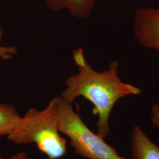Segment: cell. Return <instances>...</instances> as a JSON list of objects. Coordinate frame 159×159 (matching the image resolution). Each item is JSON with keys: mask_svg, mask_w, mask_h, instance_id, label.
Returning a JSON list of instances; mask_svg holds the SVG:
<instances>
[{"mask_svg": "<svg viewBox=\"0 0 159 159\" xmlns=\"http://www.w3.org/2000/svg\"><path fill=\"white\" fill-rule=\"evenodd\" d=\"M73 58L78 71L66 80L60 97L71 104L80 97L91 102L93 113L98 117L97 134L106 139L110 132L109 119L116 104L121 98L139 95L142 91L120 79L117 61L110 63L107 69L97 71L86 60L83 49L74 50Z\"/></svg>", "mask_w": 159, "mask_h": 159, "instance_id": "6da1fadb", "label": "cell"}, {"mask_svg": "<svg viewBox=\"0 0 159 159\" xmlns=\"http://www.w3.org/2000/svg\"><path fill=\"white\" fill-rule=\"evenodd\" d=\"M52 11L64 10L74 18L83 20L91 16L97 0H45Z\"/></svg>", "mask_w": 159, "mask_h": 159, "instance_id": "8992f818", "label": "cell"}, {"mask_svg": "<svg viewBox=\"0 0 159 159\" xmlns=\"http://www.w3.org/2000/svg\"><path fill=\"white\" fill-rule=\"evenodd\" d=\"M151 122L155 127L159 129V104H155L151 109Z\"/></svg>", "mask_w": 159, "mask_h": 159, "instance_id": "9c48e42d", "label": "cell"}, {"mask_svg": "<svg viewBox=\"0 0 159 159\" xmlns=\"http://www.w3.org/2000/svg\"><path fill=\"white\" fill-rule=\"evenodd\" d=\"M133 32L140 46L159 52V8L141 7L133 16Z\"/></svg>", "mask_w": 159, "mask_h": 159, "instance_id": "277c9868", "label": "cell"}, {"mask_svg": "<svg viewBox=\"0 0 159 159\" xmlns=\"http://www.w3.org/2000/svg\"></svg>", "mask_w": 159, "mask_h": 159, "instance_id": "7c38bea8", "label": "cell"}, {"mask_svg": "<svg viewBox=\"0 0 159 159\" xmlns=\"http://www.w3.org/2000/svg\"><path fill=\"white\" fill-rule=\"evenodd\" d=\"M17 51L15 47L0 46V58L4 60H11L17 54Z\"/></svg>", "mask_w": 159, "mask_h": 159, "instance_id": "ba28073f", "label": "cell"}, {"mask_svg": "<svg viewBox=\"0 0 159 159\" xmlns=\"http://www.w3.org/2000/svg\"><path fill=\"white\" fill-rule=\"evenodd\" d=\"M3 35H4V30L0 27V42L1 41V40L3 38Z\"/></svg>", "mask_w": 159, "mask_h": 159, "instance_id": "8fae6325", "label": "cell"}, {"mask_svg": "<svg viewBox=\"0 0 159 159\" xmlns=\"http://www.w3.org/2000/svg\"><path fill=\"white\" fill-rule=\"evenodd\" d=\"M131 148L132 159H159V146L138 125H135L132 130Z\"/></svg>", "mask_w": 159, "mask_h": 159, "instance_id": "5b68a950", "label": "cell"}, {"mask_svg": "<svg viewBox=\"0 0 159 159\" xmlns=\"http://www.w3.org/2000/svg\"><path fill=\"white\" fill-rule=\"evenodd\" d=\"M0 159H30V158L29 157L27 153L25 151H23L16 154L15 155L8 159L4 158L0 155Z\"/></svg>", "mask_w": 159, "mask_h": 159, "instance_id": "30bf717a", "label": "cell"}, {"mask_svg": "<svg viewBox=\"0 0 159 159\" xmlns=\"http://www.w3.org/2000/svg\"><path fill=\"white\" fill-rule=\"evenodd\" d=\"M55 99L58 130L70 139L75 153L87 159H126L88 127L73 104L60 96Z\"/></svg>", "mask_w": 159, "mask_h": 159, "instance_id": "3957f363", "label": "cell"}, {"mask_svg": "<svg viewBox=\"0 0 159 159\" xmlns=\"http://www.w3.org/2000/svg\"><path fill=\"white\" fill-rule=\"evenodd\" d=\"M7 137L18 145L35 144L48 159L63 157L67 153V142L58 130L55 97L43 110L29 109Z\"/></svg>", "mask_w": 159, "mask_h": 159, "instance_id": "7a4b0ae2", "label": "cell"}, {"mask_svg": "<svg viewBox=\"0 0 159 159\" xmlns=\"http://www.w3.org/2000/svg\"><path fill=\"white\" fill-rule=\"evenodd\" d=\"M15 107L10 104H0V136H7L21 119Z\"/></svg>", "mask_w": 159, "mask_h": 159, "instance_id": "52a82bcc", "label": "cell"}]
</instances>
